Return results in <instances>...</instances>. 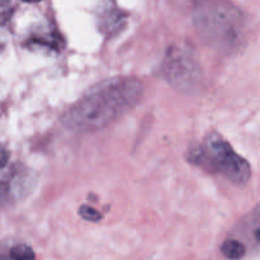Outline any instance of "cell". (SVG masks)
<instances>
[{"mask_svg":"<svg viewBox=\"0 0 260 260\" xmlns=\"http://www.w3.org/2000/svg\"><path fill=\"white\" fill-rule=\"evenodd\" d=\"M8 161H9V152L4 147L0 146V170H3L7 167Z\"/></svg>","mask_w":260,"mask_h":260,"instance_id":"obj_10","label":"cell"},{"mask_svg":"<svg viewBox=\"0 0 260 260\" xmlns=\"http://www.w3.org/2000/svg\"><path fill=\"white\" fill-rule=\"evenodd\" d=\"M30 184L32 179L25 170L15 172L10 177L0 180V207L17 201L18 198L24 197Z\"/></svg>","mask_w":260,"mask_h":260,"instance_id":"obj_5","label":"cell"},{"mask_svg":"<svg viewBox=\"0 0 260 260\" xmlns=\"http://www.w3.org/2000/svg\"><path fill=\"white\" fill-rule=\"evenodd\" d=\"M23 2H27V3H38L41 0H23Z\"/></svg>","mask_w":260,"mask_h":260,"instance_id":"obj_11","label":"cell"},{"mask_svg":"<svg viewBox=\"0 0 260 260\" xmlns=\"http://www.w3.org/2000/svg\"><path fill=\"white\" fill-rule=\"evenodd\" d=\"M190 160L205 169L220 173L239 187H244L250 179L251 169L248 161L217 134L210 135L205 144L192 152Z\"/></svg>","mask_w":260,"mask_h":260,"instance_id":"obj_3","label":"cell"},{"mask_svg":"<svg viewBox=\"0 0 260 260\" xmlns=\"http://www.w3.org/2000/svg\"><path fill=\"white\" fill-rule=\"evenodd\" d=\"M35 251L30 246L25 245V244H20V245L14 246L10 250V259L12 260H35Z\"/></svg>","mask_w":260,"mask_h":260,"instance_id":"obj_7","label":"cell"},{"mask_svg":"<svg viewBox=\"0 0 260 260\" xmlns=\"http://www.w3.org/2000/svg\"><path fill=\"white\" fill-rule=\"evenodd\" d=\"M221 251L228 259L239 260L246 253V248L243 243L238 240H226L221 246Z\"/></svg>","mask_w":260,"mask_h":260,"instance_id":"obj_6","label":"cell"},{"mask_svg":"<svg viewBox=\"0 0 260 260\" xmlns=\"http://www.w3.org/2000/svg\"><path fill=\"white\" fill-rule=\"evenodd\" d=\"M144 94L134 78H114L89 89L61 117L63 127L74 132H91L107 127L131 111Z\"/></svg>","mask_w":260,"mask_h":260,"instance_id":"obj_1","label":"cell"},{"mask_svg":"<svg viewBox=\"0 0 260 260\" xmlns=\"http://www.w3.org/2000/svg\"><path fill=\"white\" fill-rule=\"evenodd\" d=\"M79 215L86 221H90V222H98L102 220V215L95 210V208L90 207V206H81L79 208Z\"/></svg>","mask_w":260,"mask_h":260,"instance_id":"obj_9","label":"cell"},{"mask_svg":"<svg viewBox=\"0 0 260 260\" xmlns=\"http://www.w3.org/2000/svg\"><path fill=\"white\" fill-rule=\"evenodd\" d=\"M15 12L14 0H0V25L7 24Z\"/></svg>","mask_w":260,"mask_h":260,"instance_id":"obj_8","label":"cell"},{"mask_svg":"<svg viewBox=\"0 0 260 260\" xmlns=\"http://www.w3.org/2000/svg\"><path fill=\"white\" fill-rule=\"evenodd\" d=\"M162 74L170 85L185 93L197 90L202 80V69L190 48H170L162 63Z\"/></svg>","mask_w":260,"mask_h":260,"instance_id":"obj_4","label":"cell"},{"mask_svg":"<svg viewBox=\"0 0 260 260\" xmlns=\"http://www.w3.org/2000/svg\"><path fill=\"white\" fill-rule=\"evenodd\" d=\"M196 29L203 41L218 51H233L240 45L244 18L226 0H198L194 8Z\"/></svg>","mask_w":260,"mask_h":260,"instance_id":"obj_2","label":"cell"}]
</instances>
